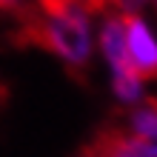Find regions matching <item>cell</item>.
<instances>
[{
	"label": "cell",
	"mask_w": 157,
	"mask_h": 157,
	"mask_svg": "<svg viewBox=\"0 0 157 157\" xmlns=\"http://www.w3.org/2000/svg\"><path fill=\"white\" fill-rule=\"evenodd\" d=\"M26 37L52 49L71 66H83L91 52V32H89V9L66 6L57 12H34L23 23Z\"/></svg>",
	"instance_id": "cell-1"
},
{
	"label": "cell",
	"mask_w": 157,
	"mask_h": 157,
	"mask_svg": "<svg viewBox=\"0 0 157 157\" xmlns=\"http://www.w3.org/2000/svg\"><path fill=\"white\" fill-rule=\"evenodd\" d=\"M100 46H103V54L112 66V75H114V91L120 100H128L134 103L140 97V86H143V77L137 75L128 63V49H126V26H123V14H114L109 17L103 32H100Z\"/></svg>",
	"instance_id": "cell-2"
},
{
	"label": "cell",
	"mask_w": 157,
	"mask_h": 157,
	"mask_svg": "<svg viewBox=\"0 0 157 157\" xmlns=\"http://www.w3.org/2000/svg\"><path fill=\"white\" fill-rule=\"evenodd\" d=\"M123 26H126V49L132 69L143 80L157 77V40L149 32V26L137 14H123Z\"/></svg>",
	"instance_id": "cell-3"
},
{
	"label": "cell",
	"mask_w": 157,
	"mask_h": 157,
	"mask_svg": "<svg viewBox=\"0 0 157 157\" xmlns=\"http://www.w3.org/2000/svg\"><path fill=\"white\" fill-rule=\"evenodd\" d=\"M94 157H157V143L140 140V137H109L97 149Z\"/></svg>",
	"instance_id": "cell-4"
},
{
	"label": "cell",
	"mask_w": 157,
	"mask_h": 157,
	"mask_svg": "<svg viewBox=\"0 0 157 157\" xmlns=\"http://www.w3.org/2000/svg\"><path fill=\"white\" fill-rule=\"evenodd\" d=\"M132 132L134 137L140 140H149V143H157V109H137L134 117H132Z\"/></svg>",
	"instance_id": "cell-5"
},
{
	"label": "cell",
	"mask_w": 157,
	"mask_h": 157,
	"mask_svg": "<svg viewBox=\"0 0 157 157\" xmlns=\"http://www.w3.org/2000/svg\"><path fill=\"white\" fill-rule=\"evenodd\" d=\"M34 12H37L34 0H0V14H14L20 17V23H26Z\"/></svg>",
	"instance_id": "cell-6"
}]
</instances>
